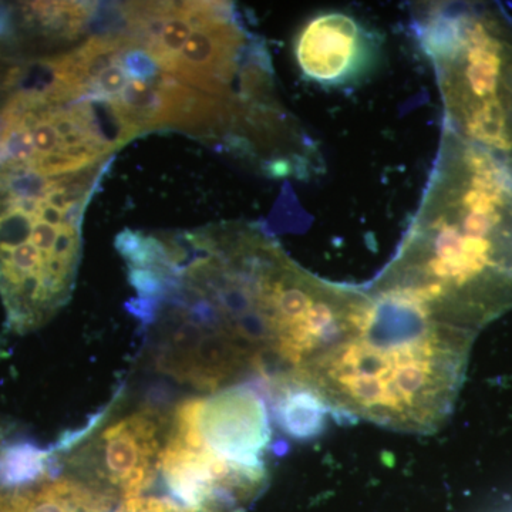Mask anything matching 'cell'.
<instances>
[{
  "label": "cell",
  "instance_id": "5b68a950",
  "mask_svg": "<svg viewBox=\"0 0 512 512\" xmlns=\"http://www.w3.org/2000/svg\"><path fill=\"white\" fill-rule=\"evenodd\" d=\"M168 434L212 466L268 484L271 421L264 399L248 384L185 400L170 417Z\"/></svg>",
  "mask_w": 512,
  "mask_h": 512
},
{
  "label": "cell",
  "instance_id": "30bf717a",
  "mask_svg": "<svg viewBox=\"0 0 512 512\" xmlns=\"http://www.w3.org/2000/svg\"><path fill=\"white\" fill-rule=\"evenodd\" d=\"M114 512H234V511H201L192 510V508L184 507L177 501L165 500V498L156 497H134L128 498Z\"/></svg>",
  "mask_w": 512,
  "mask_h": 512
},
{
  "label": "cell",
  "instance_id": "6da1fadb",
  "mask_svg": "<svg viewBox=\"0 0 512 512\" xmlns=\"http://www.w3.org/2000/svg\"><path fill=\"white\" fill-rule=\"evenodd\" d=\"M116 249L161 372L207 392L292 379L328 343L343 288L292 261L258 225L121 232Z\"/></svg>",
  "mask_w": 512,
  "mask_h": 512
},
{
  "label": "cell",
  "instance_id": "277c9868",
  "mask_svg": "<svg viewBox=\"0 0 512 512\" xmlns=\"http://www.w3.org/2000/svg\"><path fill=\"white\" fill-rule=\"evenodd\" d=\"M413 32L436 72L444 127L512 167V19L493 3H420Z\"/></svg>",
  "mask_w": 512,
  "mask_h": 512
},
{
  "label": "cell",
  "instance_id": "8992f818",
  "mask_svg": "<svg viewBox=\"0 0 512 512\" xmlns=\"http://www.w3.org/2000/svg\"><path fill=\"white\" fill-rule=\"evenodd\" d=\"M168 430L170 417L154 409L137 410L72 451L66 464L79 471V480L117 500L140 497L161 473Z\"/></svg>",
  "mask_w": 512,
  "mask_h": 512
},
{
  "label": "cell",
  "instance_id": "3957f363",
  "mask_svg": "<svg viewBox=\"0 0 512 512\" xmlns=\"http://www.w3.org/2000/svg\"><path fill=\"white\" fill-rule=\"evenodd\" d=\"M474 336L373 295L355 328L306 367L299 390L346 417L433 434L453 412Z\"/></svg>",
  "mask_w": 512,
  "mask_h": 512
},
{
  "label": "cell",
  "instance_id": "7a4b0ae2",
  "mask_svg": "<svg viewBox=\"0 0 512 512\" xmlns=\"http://www.w3.org/2000/svg\"><path fill=\"white\" fill-rule=\"evenodd\" d=\"M369 291L476 333L511 311V165L444 127L419 210Z\"/></svg>",
  "mask_w": 512,
  "mask_h": 512
},
{
  "label": "cell",
  "instance_id": "ba28073f",
  "mask_svg": "<svg viewBox=\"0 0 512 512\" xmlns=\"http://www.w3.org/2000/svg\"><path fill=\"white\" fill-rule=\"evenodd\" d=\"M117 498L76 477L0 487V512H111Z\"/></svg>",
  "mask_w": 512,
  "mask_h": 512
},
{
  "label": "cell",
  "instance_id": "9c48e42d",
  "mask_svg": "<svg viewBox=\"0 0 512 512\" xmlns=\"http://www.w3.org/2000/svg\"><path fill=\"white\" fill-rule=\"evenodd\" d=\"M50 454L33 444H15L0 451V487H19L49 476Z\"/></svg>",
  "mask_w": 512,
  "mask_h": 512
},
{
  "label": "cell",
  "instance_id": "8fae6325",
  "mask_svg": "<svg viewBox=\"0 0 512 512\" xmlns=\"http://www.w3.org/2000/svg\"><path fill=\"white\" fill-rule=\"evenodd\" d=\"M0 451H2V447H0Z\"/></svg>",
  "mask_w": 512,
  "mask_h": 512
},
{
  "label": "cell",
  "instance_id": "52a82bcc",
  "mask_svg": "<svg viewBox=\"0 0 512 512\" xmlns=\"http://www.w3.org/2000/svg\"><path fill=\"white\" fill-rule=\"evenodd\" d=\"M382 40L355 16L338 10L318 13L296 36L295 57L303 76L319 86L346 87L373 72Z\"/></svg>",
  "mask_w": 512,
  "mask_h": 512
}]
</instances>
